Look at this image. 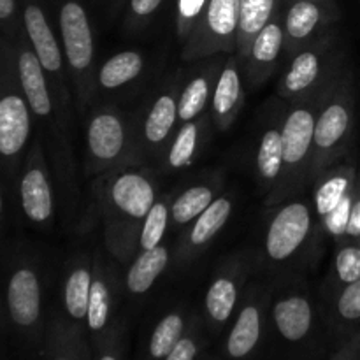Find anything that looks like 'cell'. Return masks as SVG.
Segmentation results:
<instances>
[{
  "label": "cell",
  "mask_w": 360,
  "mask_h": 360,
  "mask_svg": "<svg viewBox=\"0 0 360 360\" xmlns=\"http://www.w3.org/2000/svg\"><path fill=\"white\" fill-rule=\"evenodd\" d=\"M197 144V127L193 123H186L181 129V132L176 137L174 144H172L171 155H169V162L172 167H183V165L190 164L195 151Z\"/></svg>",
  "instance_id": "obj_31"
},
{
  "label": "cell",
  "mask_w": 360,
  "mask_h": 360,
  "mask_svg": "<svg viewBox=\"0 0 360 360\" xmlns=\"http://www.w3.org/2000/svg\"><path fill=\"white\" fill-rule=\"evenodd\" d=\"M165 225H167V207L164 204H155L146 214L143 234H141V246L144 250H151L158 246L160 239L164 238Z\"/></svg>",
  "instance_id": "obj_30"
},
{
  "label": "cell",
  "mask_w": 360,
  "mask_h": 360,
  "mask_svg": "<svg viewBox=\"0 0 360 360\" xmlns=\"http://www.w3.org/2000/svg\"><path fill=\"white\" fill-rule=\"evenodd\" d=\"M16 0H0V28H11L16 20Z\"/></svg>",
  "instance_id": "obj_38"
},
{
  "label": "cell",
  "mask_w": 360,
  "mask_h": 360,
  "mask_svg": "<svg viewBox=\"0 0 360 360\" xmlns=\"http://www.w3.org/2000/svg\"><path fill=\"white\" fill-rule=\"evenodd\" d=\"M141 69H143L141 56L134 51H125L112 56L104 63L98 79L104 88H118L125 84L127 81L139 76Z\"/></svg>",
  "instance_id": "obj_14"
},
{
  "label": "cell",
  "mask_w": 360,
  "mask_h": 360,
  "mask_svg": "<svg viewBox=\"0 0 360 360\" xmlns=\"http://www.w3.org/2000/svg\"><path fill=\"white\" fill-rule=\"evenodd\" d=\"M231 210L232 206L227 199L213 200V202L199 214V220H197L195 227L192 229V236H190L192 245L200 246L204 245V243L210 241V239L224 227L229 214H231Z\"/></svg>",
  "instance_id": "obj_16"
},
{
  "label": "cell",
  "mask_w": 360,
  "mask_h": 360,
  "mask_svg": "<svg viewBox=\"0 0 360 360\" xmlns=\"http://www.w3.org/2000/svg\"><path fill=\"white\" fill-rule=\"evenodd\" d=\"M4 213H6V199H4V192L2 188H0V227H2Z\"/></svg>",
  "instance_id": "obj_41"
},
{
  "label": "cell",
  "mask_w": 360,
  "mask_h": 360,
  "mask_svg": "<svg viewBox=\"0 0 360 360\" xmlns=\"http://www.w3.org/2000/svg\"><path fill=\"white\" fill-rule=\"evenodd\" d=\"M311 217L309 210L301 202L285 206L271 224L267 232L266 248L271 259L285 260L302 245L309 232Z\"/></svg>",
  "instance_id": "obj_3"
},
{
  "label": "cell",
  "mask_w": 360,
  "mask_h": 360,
  "mask_svg": "<svg viewBox=\"0 0 360 360\" xmlns=\"http://www.w3.org/2000/svg\"><path fill=\"white\" fill-rule=\"evenodd\" d=\"M295 2H299V0H295Z\"/></svg>",
  "instance_id": "obj_44"
},
{
  "label": "cell",
  "mask_w": 360,
  "mask_h": 360,
  "mask_svg": "<svg viewBox=\"0 0 360 360\" xmlns=\"http://www.w3.org/2000/svg\"><path fill=\"white\" fill-rule=\"evenodd\" d=\"M348 129V112L343 105L334 104L323 111L319 122L315 123V144L322 150L333 148L343 137Z\"/></svg>",
  "instance_id": "obj_15"
},
{
  "label": "cell",
  "mask_w": 360,
  "mask_h": 360,
  "mask_svg": "<svg viewBox=\"0 0 360 360\" xmlns=\"http://www.w3.org/2000/svg\"><path fill=\"white\" fill-rule=\"evenodd\" d=\"M160 4L162 0H132V11L137 16H148L153 11H157Z\"/></svg>",
  "instance_id": "obj_39"
},
{
  "label": "cell",
  "mask_w": 360,
  "mask_h": 360,
  "mask_svg": "<svg viewBox=\"0 0 360 360\" xmlns=\"http://www.w3.org/2000/svg\"><path fill=\"white\" fill-rule=\"evenodd\" d=\"M276 0H239V32L245 39H255L269 23Z\"/></svg>",
  "instance_id": "obj_17"
},
{
  "label": "cell",
  "mask_w": 360,
  "mask_h": 360,
  "mask_svg": "<svg viewBox=\"0 0 360 360\" xmlns=\"http://www.w3.org/2000/svg\"><path fill=\"white\" fill-rule=\"evenodd\" d=\"M348 188V181L343 176L330 178L329 181L323 183L316 193V211L320 214H327L341 202Z\"/></svg>",
  "instance_id": "obj_32"
},
{
  "label": "cell",
  "mask_w": 360,
  "mask_h": 360,
  "mask_svg": "<svg viewBox=\"0 0 360 360\" xmlns=\"http://www.w3.org/2000/svg\"><path fill=\"white\" fill-rule=\"evenodd\" d=\"M239 94H241V79L234 67H229L221 72L218 79L217 90H214V109L218 115H227L238 102Z\"/></svg>",
  "instance_id": "obj_26"
},
{
  "label": "cell",
  "mask_w": 360,
  "mask_h": 360,
  "mask_svg": "<svg viewBox=\"0 0 360 360\" xmlns=\"http://www.w3.org/2000/svg\"><path fill=\"white\" fill-rule=\"evenodd\" d=\"M319 76V56L315 53H302L292 63L287 77H285V86L292 94L306 90Z\"/></svg>",
  "instance_id": "obj_25"
},
{
  "label": "cell",
  "mask_w": 360,
  "mask_h": 360,
  "mask_svg": "<svg viewBox=\"0 0 360 360\" xmlns=\"http://www.w3.org/2000/svg\"><path fill=\"white\" fill-rule=\"evenodd\" d=\"M338 309H340L341 316H345V319H360V280L348 283L347 290L343 292L340 302H338Z\"/></svg>",
  "instance_id": "obj_35"
},
{
  "label": "cell",
  "mask_w": 360,
  "mask_h": 360,
  "mask_svg": "<svg viewBox=\"0 0 360 360\" xmlns=\"http://www.w3.org/2000/svg\"><path fill=\"white\" fill-rule=\"evenodd\" d=\"M320 7L313 0H299L287 14V32L292 39H304L319 25Z\"/></svg>",
  "instance_id": "obj_20"
},
{
  "label": "cell",
  "mask_w": 360,
  "mask_h": 360,
  "mask_svg": "<svg viewBox=\"0 0 360 360\" xmlns=\"http://www.w3.org/2000/svg\"><path fill=\"white\" fill-rule=\"evenodd\" d=\"M112 200L132 218H144L155 206L153 186L139 174H123L112 185Z\"/></svg>",
  "instance_id": "obj_8"
},
{
  "label": "cell",
  "mask_w": 360,
  "mask_h": 360,
  "mask_svg": "<svg viewBox=\"0 0 360 360\" xmlns=\"http://www.w3.org/2000/svg\"><path fill=\"white\" fill-rule=\"evenodd\" d=\"M23 27L28 41L32 44V51L41 62L44 72H58L62 67V53L55 34L49 27L46 14L37 4L28 2L23 9Z\"/></svg>",
  "instance_id": "obj_7"
},
{
  "label": "cell",
  "mask_w": 360,
  "mask_h": 360,
  "mask_svg": "<svg viewBox=\"0 0 360 360\" xmlns=\"http://www.w3.org/2000/svg\"><path fill=\"white\" fill-rule=\"evenodd\" d=\"M236 297H238L236 285L227 278H220V280L211 285L210 292L206 295L207 311L217 322H225L232 315Z\"/></svg>",
  "instance_id": "obj_22"
},
{
  "label": "cell",
  "mask_w": 360,
  "mask_h": 360,
  "mask_svg": "<svg viewBox=\"0 0 360 360\" xmlns=\"http://www.w3.org/2000/svg\"><path fill=\"white\" fill-rule=\"evenodd\" d=\"M283 42V32L278 23H267L253 39V56L260 63H271L278 56Z\"/></svg>",
  "instance_id": "obj_27"
},
{
  "label": "cell",
  "mask_w": 360,
  "mask_h": 360,
  "mask_svg": "<svg viewBox=\"0 0 360 360\" xmlns=\"http://www.w3.org/2000/svg\"><path fill=\"white\" fill-rule=\"evenodd\" d=\"M4 301L9 322L16 329L28 330L41 319L42 292L37 273L27 264L11 267L4 280Z\"/></svg>",
  "instance_id": "obj_2"
},
{
  "label": "cell",
  "mask_w": 360,
  "mask_h": 360,
  "mask_svg": "<svg viewBox=\"0 0 360 360\" xmlns=\"http://www.w3.org/2000/svg\"><path fill=\"white\" fill-rule=\"evenodd\" d=\"M352 200L350 197L345 195L341 199V202L334 207L330 213L326 214V225L329 229L330 234L341 236L347 232L348 221H350V213H352Z\"/></svg>",
  "instance_id": "obj_34"
},
{
  "label": "cell",
  "mask_w": 360,
  "mask_h": 360,
  "mask_svg": "<svg viewBox=\"0 0 360 360\" xmlns=\"http://www.w3.org/2000/svg\"><path fill=\"white\" fill-rule=\"evenodd\" d=\"M167 260V250L162 248V246H155V248L146 250L143 255H139V259L130 267L129 278H127V285H129L130 292L144 294L155 283L158 274L165 269Z\"/></svg>",
  "instance_id": "obj_12"
},
{
  "label": "cell",
  "mask_w": 360,
  "mask_h": 360,
  "mask_svg": "<svg viewBox=\"0 0 360 360\" xmlns=\"http://www.w3.org/2000/svg\"><path fill=\"white\" fill-rule=\"evenodd\" d=\"M91 276L86 269H76L65 283V308L72 319H83L88 313Z\"/></svg>",
  "instance_id": "obj_19"
},
{
  "label": "cell",
  "mask_w": 360,
  "mask_h": 360,
  "mask_svg": "<svg viewBox=\"0 0 360 360\" xmlns=\"http://www.w3.org/2000/svg\"><path fill=\"white\" fill-rule=\"evenodd\" d=\"M101 360H116V359L111 357V355H105V357H102Z\"/></svg>",
  "instance_id": "obj_42"
},
{
  "label": "cell",
  "mask_w": 360,
  "mask_h": 360,
  "mask_svg": "<svg viewBox=\"0 0 360 360\" xmlns=\"http://www.w3.org/2000/svg\"><path fill=\"white\" fill-rule=\"evenodd\" d=\"M260 336V319L259 311L253 306H248L241 311L231 336H229V354L232 357H245L253 350Z\"/></svg>",
  "instance_id": "obj_13"
},
{
  "label": "cell",
  "mask_w": 360,
  "mask_h": 360,
  "mask_svg": "<svg viewBox=\"0 0 360 360\" xmlns=\"http://www.w3.org/2000/svg\"><path fill=\"white\" fill-rule=\"evenodd\" d=\"M109 315V292L102 281H94L88 301V326L94 330H101L108 322Z\"/></svg>",
  "instance_id": "obj_29"
},
{
  "label": "cell",
  "mask_w": 360,
  "mask_h": 360,
  "mask_svg": "<svg viewBox=\"0 0 360 360\" xmlns=\"http://www.w3.org/2000/svg\"><path fill=\"white\" fill-rule=\"evenodd\" d=\"M183 320L179 315H167L155 329L150 341V352L155 359H164L181 340Z\"/></svg>",
  "instance_id": "obj_23"
},
{
  "label": "cell",
  "mask_w": 360,
  "mask_h": 360,
  "mask_svg": "<svg viewBox=\"0 0 360 360\" xmlns=\"http://www.w3.org/2000/svg\"><path fill=\"white\" fill-rule=\"evenodd\" d=\"M315 118L306 109H297L288 116L281 132L285 164H297L308 153L315 137Z\"/></svg>",
  "instance_id": "obj_9"
},
{
  "label": "cell",
  "mask_w": 360,
  "mask_h": 360,
  "mask_svg": "<svg viewBox=\"0 0 360 360\" xmlns=\"http://www.w3.org/2000/svg\"><path fill=\"white\" fill-rule=\"evenodd\" d=\"M20 207L23 217L32 224H46L53 214V195L48 176L41 162L35 158L28 164L18 185Z\"/></svg>",
  "instance_id": "obj_6"
},
{
  "label": "cell",
  "mask_w": 360,
  "mask_h": 360,
  "mask_svg": "<svg viewBox=\"0 0 360 360\" xmlns=\"http://www.w3.org/2000/svg\"><path fill=\"white\" fill-rule=\"evenodd\" d=\"M125 134L115 115H98L88 129V144L91 153L101 160H111L122 151Z\"/></svg>",
  "instance_id": "obj_10"
},
{
  "label": "cell",
  "mask_w": 360,
  "mask_h": 360,
  "mask_svg": "<svg viewBox=\"0 0 360 360\" xmlns=\"http://www.w3.org/2000/svg\"><path fill=\"white\" fill-rule=\"evenodd\" d=\"M283 164V146H281V134L269 130L264 134L259 148V171L266 179H274L281 171Z\"/></svg>",
  "instance_id": "obj_24"
},
{
  "label": "cell",
  "mask_w": 360,
  "mask_h": 360,
  "mask_svg": "<svg viewBox=\"0 0 360 360\" xmlns=\"http://www.w3.org/2000/svg\"><path fill=\"white\" fill-rule=\"evenodd\" d=\"M347 234L350 236H360V200L352 207V213H350V221H348V229H347Z\"/></svg>",
  "instance_id": "obj_40"
},
{
  "label": "cell",
  "mask_w": 360,
  "mask_h": 360,
  "mask_svg": "<svg viewBox=\"0 0 360 360\" xmlns=\"http://www.w3.org/2000/svg\"><path fill=\"white\" fill-rule=\"evenodd\" d=\"M338 274L345 283H354L360 280V248L348 246L341 250L336 260Z\"/></svg>",
  "instance_id": "obj_33"
},
{
  "label": "cell",
  "mask_w": 360,
  "mask_h": 360,
  "mask_svg": "<svg viewBox=\"0 0 360 360\" xmlns=\"http://www.w3.org/2000/svg\"><path fill=\"white\" fill-rule=\"evenodd\" d=\"M60 30L70 67L84 70L94 58V39L86 11L81 4L74 0L63 4L60 11Z\"/></svg>",
  "instance_id": "obj_4"
},
{
  "label": "cell",
  "mask_w": 360,
  "mask_h": 360,
  "mask_svg": "<svg viewBox=\"0 0 360 360\" xmlns=\"http://www.w3.org/2000/svg\"><path fill=\"white\" fill-rule=\"evenodd\" d=\"M14 67H16L18 83L27 98L30 111L37 118H48L53 111L51 95L48 90L44 69L35 56V53L28 48H20L14 53Z\"/></svg>",
  "instance_id": "obj_5"
},
{
  "label": "cell",
  "mask_w": 360,
  "mask_h": 360,
  "mask_svg": "<svg viewBox=\"0 0 360 360\" xmlns=\"http://www.w3.org/2000/svg\"><path fill=\"white\" fill-rule=\"evenodd\" d=\"M274 322L281 336L288 341H299L311 327V308L302 297H288L274 306Z\"/></svg>",
  "instance_id": "obj_11"
},
{
  "label": "cell",
  "mask_w": 360,
  "mask_h": 360,
  "mask_svg": "<svg viewBox=\"0 0 360 360\" xmlns=\"http://www.w3.org/2000/svg\"><path fill=\"white\" fill-rule=\"evenodd\" d=\"M56 360H65V359H56Z\"/></svg>",
  "instance_id": "obj_43"
},
{
  "label": "cell",
  "mask_w": 360,
  "mask_h": 360,
  "mask_svg": "<svg viewBox=\"0 0 360 360\" xmlns=\"http://www.w3.org/2000/svg\"><path fill=\"white\" fill-rule=\"evenodd\" d=\"M9 51H0V169L13 167L32 132V111L23 91L11 86L16 67Z\"/></svg>",
  "instance_id": "obj_1"
},
{
  "label": "cell",
  "mask_w": 360,
  "mask_h": 360,
  "mask_svg": "<svg viewBox=\"0 0 360 360\" xmlns=\"http://www.w3.org/2000/svg\"><path fill=\"white\" fill-rule=\"evenodd\" d=\"M207 101V81L204 77H197L188 86L185 88L181 95V101L178 105V115L183 122H190L202 111L204 104Z\"/></svg>",
  "instance_id": "obj_28"
},
{
  "label": "cell",
  "mask_w": 360,
  "mask_h": 360,
  "mask_svg": "<svg viewBox=\"0 0 360 360\" xmlns=\"http://www.w3.org/2000/svg\"><path fill=\"white\" fill-rule=\"evenodd\" d=\"M213 202V192L206 186H193L176 199L172 206V217L178 224H188L199 217Z\"/></svg>",
  "instance_id": "obj_21"
},
{
  "label": "cell",
  "mask_w": 360,
  "mask_h": 360,
  "mask_svg": "<svg viewBox=\"0 0 360 360\" xmlns=\"http://www.w3.org/2000/svg\"><path fill=\"white\" fill-rule=\"evenodd\" d=\"M197 354L195 343L192 340H179L165 360H193Z\"/></svg>",
  "instance_id": "obj_37"
},
{
  "label": "cell",
  "mask_w": 360,
  "mask_h": 360,
  "mask_svg": "<svg viewBox=\"0 0 360 360\" xmlns=\"http://www.w3.org/2000/svg\"><path fill=\"white\" fill-rule=\"evenodd\" d=\"M206 2L207 0H179V20H181L183 23H190L192 20H195L200 14V11L204 9Z\"/></svg>",
  "instance_id": "obj_36"
},
{
  "label": "cell",
  "mask_w": 360,
  "mask_h": 360,
  "mask_svg": "<svg viewBox=\"0 0 360 360\" xmlns=\"http://www.w3.org/2000/svg\"><path fill=\"white\" fill-rule=\"evenodd\" d=\"M176 115H178V108H176L174 98L171 95H162L148 115L146 127H144L148 141L151 143L164 141L174 125Z\"/></svg>",
  "instance_id": "obj_18"
}]
</instances>
